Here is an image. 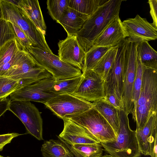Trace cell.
Returning a JSON list of instances; mask_svg holds the SVG:
<instances>
[{
  "label": "cell",
  "mask_w": 157,
  "mask_h": 157,
  "mask_svg": "<svg viewBox=\"0 0 157 157\" xmlns=\"http://www.w3.org/2000/svg\"><path fill=\"white\" fill-rule=\"evenodd\" d=\"M122 0H107L90 17L76 36L85 52L111 21L119 15Z\"/></svg>",
  "instance_id": "6da1fadb"
},
{
  "label": "cell",
  "mask_w": 157,
  "mask_h": 157,
  "mask_svg": "<svg viewBox=\"0 0 157 157\" xmlns=\"http://www.w3.org/2000/svg\"><path fill=\"white\" fill-rule=\"evenodd\" d=\"M144 67L140 95L131 113L141 129L149 117L157 113V70Z\"/></svg>",
  "instance_id": "7a4b0ae2"
},
{
  "label": "cell",
  "mask_w": 157,
  "mask_h": 157,
  "mask_svg": "<svg viewBox=\"0 0 157 157\" xmlns=\"http://www.w3.org/2000/svg\"><path fill=\"white\" fill-rule=\"evenodd\" d=\"M120 129L114 140L100 144L109 155L113 157H140L141 153L135 130L131 128L128 115L124 110H118Z\"/></svg>",
  "instance_id": "3957f363"
},
{
  "label": "cell",
  "mask_w": 157,
  "mask_h": 157,
  "mask_svg": "<svg viewBox=\"0 0 157 157\" xmlns=\"http://www.w3.org/2000/svg\"><path fill=\"white\" fill-rule=\"evenodd\" d=\"M2 18L10 22L21 29L33 47L53 53L41 31L17 6L6 0H0Z\"/></svg>",
  "instance_id": "277c9868"
},
{
  "label": "cell",
  "mask_w": 157,
  "mask_h": 157,
  "mask_svg": "<svg viewBox=\"0 0 157 157\" xmlns=\"http://www.w3.org/2000/svg\"><path fill=\"white\" fill-rule=\"evenodd\" d=\"M68 119L81 126L89 137L98 143L113 141L117 138L111 126L93 107Z\"/></svg>",
  "instance_id": "5b68a950"
},
{
  "label": "cell",
  "mask_w": 157,
  "mask_h": 157,
  "mask_svg": "<svg viewBox=\"0 0 157 157\" xmlns=\"http://www.w3.org/2000/svg\"><path fill=\"white\" fill-rule=\"evenodd\" d=\"M44 69L55 79L75 77L82 74L81 70L64 62L58 56L32 46L26 48Z\"/></svg>",
  "instance_id": "8992f818"
},
{
  "label": "cell",
  "mask_w": 157,
  "mask_h": 157,
  "mask_svg": "<svg viewBox=\"0 0 157 157\" xmlns=\"http://www.w3.org/2000/svg\"><path fill=\"white\" fill-rule=\"evenodd\" d=\"M8 110L21 121L28 133L39 140L43 139L40 113L30 101L10 100Z\"/></svg>",
  "instance_id": "52a82bcc"
},
{
  "label": "cell",
  "mask_w": 157,
  "mask_h": 157,
  "mask_svg": "<svg viewBox=\"0 0 157 157\" xmlns=\"http://www.w3.org/2000/svg\"><path fill=\"white\" fill-rule=\"evenodd\" d=\"M44 104L63 120L77 116L93 107L90 102L70 94L57 95Z\"/></svg>",
  "instance_id": "ba28073f"
},
{
  "label": "cell",
  "mask_w": 157,
  "mask_h": 157,
  "mask_svg": "<svg viewBox=\"0 0 157 157\" xmlns=\"http://www.w3.org/2000/svg\"><path fill=\"white\" fill-rule=\"evenodd\" d=\"M130 41V39L128 37L118 45L116 56L104 81L105 93L113 90L118 98L122 101L125 55Z\"/></svg>",
  "instance_id": "9c48e42d"
},
{
  "label": "cell",
  "mask_w": 157,
  "mask_h": 157,
  "mask_svg": "<svg viewBox=\"0 0 157 157\" xmlns=\"http://www.w3.org/2000/svg\"><path fill=\"white\" fill-rule=\"evenodd\" d=\"M45 71L26 49L23 48L18 52L13 64L4 76L19 80L35 78Z\"/></svg>",
  "instance_id": "30bf717a"
},
{
  "label": "cell",
  "mask_w": 157,
  "mask_h": 157,
  "mask_svg": "<svg viewBox=\"0 0 157 157\" xmlns=\"http://www.w3.org/2000/svg\"><path fill=\"white\" fill-rule=\"evenodd\" d=\"M138 44L130 41L128 45L125 55L122 100L124 111L128 115L131 113L134 105L132 94L135 76Z\"/></svg>",
  "instance_id": "8fae6325"
},
{
  "label": "cell",
  "mask_w": 157,
  "mask_h": 157,
  "mask_svg": "<svg viewBox=\"0 0 157 157\" xmlns=\"http://www.w3.org/2000/svg\"><path fill=\"white\" fill-rule=\"evenodd\" d=\"M55 80L52 76L23 87L11 94L10 100L33 101L44 104L56 96L50 91Z\"/></svg>",
  "instance_id": "7c38bea8"
},
{
  "label": "cell",
  "mask_w": 157,
  "mask_h": 157,
  "mask_svg": "<svg viewBox=\"0 0 157 157\" xmlns=\"http://www.w3.org/2000/svg\"><path fill=\"white\" fill-rule=\"evenodd\" d=\"M83 78L73 95L89 102L105 99L104 81L93 70L82 72Z\"/></svg>",
  "instance_id": "4fadbf2b"
},
{
  "label": "cell",
  "mask_w": 157,
  "mask_h": 157,
  "mask_svg": "<svg viewBox=\"0 0 157 157\" xmlns=\"http://www.w3.org/2000/svg\"><path fill=\"white\" fill-rule=\"evenodd\" d=\"M122 23L131 41L138 43L144 40L148 41L157 39V27L138 14L134 18L124 20Z\"/></svg>",
  "instance_id": "5bb4252c"
},
{
  "label": "cell",
  "mask_w": 157,
  "mask_h": 157,
  "mask_svg": "<svg viewBox=\"0 0 157 157\" xmlns=\"http://www.w3.org/2000/svg\"><path fill=\"white\" fill-rule=\"evenodd\" d=\"M58 56L61 60L82 70L86 52L76 35L67 36L58 44Z\"/></svg>",
  "instance_id": "9a60e30c"
},
{
  "label": "cell",
  "mask_w": 157,
  "mask_h": 157,
  "mask_svg": "<svg viewBox=\"0 0 157 157\" xmlns=\"http://www.w3.org/2000/svg\"><path fill=\"white\" fill-rule=\"evenodd\" d=\"M128 37V34L119 15L111 21L95 39L92 46L114 47L118 46Z\"/></svg>",
  "instance_id": "2e32d148"
},
{
  "label": "cell",
  "mask_w": 157,
  "mask_h": 157,
  "mask_svg": "<svg viewBox=\"0 0 157 157\" xmlns=\"http://www.w3.org/2000/svg\"><path fill=\"white\" fill-rule=\"evenodd\" d=\"M135 132L141 154L151 155L157 140V113L151 115L144 127Z\"/></svg>",
  "instance_id": "e0dca14e"
},
{
  "label": "cell",
  "mask_w": 157,
  "mask_h": 157,
  "mask_svg": "<svg viewBox=\"0 0 157 157\" xmlns=\"http://www.w3.org/2000/svg\"><path fill=\"white\" fill-rule=\"evenodd\" d=\"M63 120V128L58 136L60 140L70 145L98 143L89 137L79 125L70 119Z\"/></svg>",
  "instance_id": "ac0fdd59"
},
{
  "label": "cell",
  "mask_w": 157,
  "mask_h": 157,
  "mask_svg": "<svg viewBox=\"0 0 157 157\" xmlns=\"http://www.w3.org/2000/svg\"><path fill=\"white\" fill-rule=\"evenodd\" d=\"M90 17L68 6L56 22L63 27L70 36L76 35Z\"/></svg>",
  "instance_id": "d6986e66"
},
{
  "label": "cell",
  "mask_w": 157,
  "mask_h": 157,
  "mask_svg": "<svg viewBox=\"0 0 157 157\" xmlns=\"http://www.w3.org/2000/svg\"><path fill=\"white\" fill-rule=\"evenodd\" d=\"M22 48L17 37L10 40L0 48V76H4L12 65L18 52Z\"/></svg>",
  "instance_id": "ffe728a7"
},
{
  "label": "cell",
  "mask_w": 157,
  "mask_h": 157,
  "mask_svg": "<svg viewBox=\"0 0 157 157\" xmlns=\"http://www.w3.org/2000/svg\"><path fill=\"white\" fill-rule=\"evenodd\" d=\"M49 74L44 72L37 78L16 80L8 77L0 76V99L6 98L21 88L47 78Z\"/></svg>",
  "instance_id": "44dd1931"
},
{
  "label": "cell",
  "mask_w": 157,
  "mask_h": 157,
  "mask_svg": "<svg viewBox=\"0 0 157 157\" xmlns=\"http://www.w3.org/2000/svg\"><path fill=\"white\" fill-rule=\"evenodd\" d=\"M17 6L21 9L45 36L46 26L38 1L18 0Z\"/></svg>",
  "instance_id": "7402d4cb"
},
{
  "label": "cell",
  "mask_w": 157,
  "mask_h": 157,
  "mask_svg": "<svg viewBox=\"0 0 157 157\" xmlns=\"http://www.w3.org/2000/svg\"><path fill=\"white\" fill-rule=\"evenodd\" d=\"M92 104L111 126L117 136L120 129L118 110L104 99L93 102Z\"/></svg>",
  "instance_id": "603a6c76"
},
{
  "label": "cell",
  "mask_w": 157,
  "mask_h": 157,
  "mask_svg": "<svg viewBox=\"0 0 157 157\" xmlns=\"http://www.w3.org/2000/svg\"><path fill=\"white\" fill-rule=\"evenodd\" d=\"M41 151L43 157H75L66 144L60 140L44 141Z\"/></svg>",
  "instance_id": "cb8c5ba5"
},
{
  "label": "cell",
  "mask_w": 157,
  "mask_h": 157,
  "mask_svg": "<svg viewBox=\"0 0 157 157\" xmlns=\"http://www.w3.org/2000/svg\"><path fill=\"white\" fill-rule=\"evenodd\" d=\"M83 78L78 76L64 79H55L50 90L56 96L62 94H73L76 90Z\"/></svg>",
  "instance_id": "d4e9b609"
},
{
  "label": "cell",
  "mask_w": 157,
  "mask_h": 157,
  "mask_svg": "<svg viewBox=\"0 0 157 157\" xmlns=\"http://www.w3.org/2000/svg\"><path fill=\"white\" fill-rule=\"evenodd\" d=\"M137 51L143 67L157 70V52L146 40L138 43Z\"/></svg>",
  "instance_id": "484cf974"
},
{
  "label": "cell",
  "mask_w": 157,
  "mask_h": 157,
  "mask_svg": "<svg viewBox=\"0 0 157 157\" xmlns=\"http://www.w3.org/2000/svg\"><path fill=\"white\" fill-rule=\"evenodd\" d=\"M65 143L75 157H101L102 155L103 149L100 143L70 145Z\"/></svg>",
  "instance_id": "4316f807"
},
{
  "label": "cell",
  "mask_w": 157,
  "mask_h": 157,
  "mask_svg": "<svg viewBox=\"0 0 157 157\" xmlns=\"http://www.w3.org/2000/svg\"><path fill=\"white\" fill-rule=\"evenodd\" d=\"M107 0H67L68 6L90 17Z\"/></svg>",
  "instance_id": "83f0119b"
},
{
  "label": "cell",
  "mask_w": 157,
  "mask_h": 157,
  "mask_svg": "<svg viewBox=\"0 0 157 157\" xmlns=\"http://www.w3.org/2000/svg\"><path fill=\"white\" fill-rule=\"evenodd\" d=\"M118 46L110 48L92 70L101 76L104 81L107 76L115 57Z\"/></svg>",
  "instance_id": "f1b7e54d"
},
{
  "label": "cell",
  "mask_w": 157,
  "mask_h": 157,
  "mask_svg": "<svg viewBox=\"0 0 157 157\" xmlns=\"http://www.w3.org/2000/svg\"><path fill=\"white\" fill-rule=\"evenodd\" d=\"M111 48L99 46L91 48L86 52L82 72L86 70H92L102 57Z\"/></svg>",
  "instance_id": "f546056e"
},
{
  "label": "cell",
  "mask_w": 157,
  "mask_h": 157,
  "mask_svg": "<svg viewBox=\"0 0 157 157\" xmlns=\"http://www.w3.org/2000/svg\"><path fill=\"white\" fill-rule=\"evenodd\" d=\"M47 5L49 14L56 21L59 20L68 7L67 0H48Z\"/></svg>",
  "instance_id": "4dcf8cb0"
},
{
  "label": "cell",
  "mask_w": 157,
  "mask_h": 157,
  "mask_svg": "<svg viewBox=\"0 0 157 157\" xmlns=\"http://www.w3.org/2000/svg\"><path fill=\"white\" fill-rule=\"evenodd\" d=\"M144 67L137 54L135 78L133 83L132 99L134 105L136 103L140 93Z\"/></svg>",
  "instance_id": "1f68e13d"
},
{
  "label": "cell",
  "mask_w": 157,
  "mask_h": 157,
  "mask_svg": "<svg viewBox=\"0 0 157 157\" xmlns=\"http://www.w3.org/2000/svg\"><path fill=\"white\" fill-rule=\"evenodd\" d=\"M16 37L12 24L1 18L0 19V48L8 41Z\"/></svg>",
  "instance_id": "d6a6232c"
},
{
  "label": "cell",
  "mask_w": 157,
  "mask_h": 157,
  "mask_svg": "<svg viewBox=\"0 0 157 157\" xmlns=\"http://www.w3.org/2000/svg\"><path fill=\"white\" fill-rule=\"evenodd\" d=\"M105 101L116 108L118 110H124L123 101L117 96L114 91L110 90L105 93Z\"/></svg>",
  "instance_id": "836d02e7"
},
{
  "label": "cell",
  "mask_w": 157,
  "mask_h": 157,
  "mask_svg": "<svg viewBox=\"0 0 157 157\" xmlns=\"http://www.w3.org/2000/svg\"><path fill=\"white\" fill-rule=\"evenodd\" d=\"M12 24L16 36L22 48L26 49L27 47L32 46L24 33L17 26Z\"/></svg>",
  "instance_id": "e575fe53"
},
{
  "label": "cell",
  "mask_w": 157,
  "mask_h": 157,
  "mask_svg": "<svg viewBox=\"0 0 157 157\" xmlns=\"http://www.w3.org/2000/svg\"><path fill=\"white\" fill-rule=\"evenodd\" d=\"M22 134L16 132L8 133L0 135V151L3 150L5 146L10 143L13 139Z\"/></svg>",
  "instance_id": "d590c367"
},
{
  "label": "cell",
  "mask_w": 157,
  "mask_h": 157,
  "mask_svg": "<svg viewBox=\"0 0 157 157\" xmlns=\"http://www.w3.org/2000/svg\"><path fill=\"white\" fill-rule=\"evenodd\" d=\"M148 3L150 8V15L153 20L152 23L157 27V0H149Z\"/></svg>",
  "instance_id": "8d00e7d4"
},
{
  "label": "cell",
  "mask_w": 157,
  "mask_h": 157,
  "mask_svg": "<svg viewBox=\"0 0 157 157\" xmlns=\"http://www.w3.org/2000/svg\"><path fill=\"white\" fill-rule=\"evenodd\" d=\"M10 99L7 98L0 99V117L9 109Z\"/></svg>",
  "instance_id": "74e56055"
},
{
  "label": "cell",
  "mask_w": 157,
  "mask_h": 157,
  "mask_svg": "<svg viewBox=\"0 0 157 157\" xmlns=\"http://www.w3.org/2000/svg\"><path fill=\"white\" fill-rule=\"evenodd\" d=\"M157 140H156L153 152L150 155L151 157H157Z\"/></svg>",
  "instance_id": "f35d334b"
},
{
  "label": "cell",
  "mask_w": 157,
  "mask_h": 157,
  "mask_svg": "<svg viewBox=\"0 0 157 157\" xmlns=\"http://www.w3.org/2000/svg\"><path fill=\"white\" fill-rule=\"evenodd\" d=\"M101 157H113L111 155H106L103 156H102Z\"/></svg>",
  "instance_id": "ab89813d"
},
{
  "label": "cell",
  "mask_w": 157,
  "mask_h": 157,
  "mask_svg": "<svg viewBox=\"0 0 157 157\" xmlns=\"http://www.w3.org/2000/svg\"><path fill=\"white\" fill-rule=\"evenodd\" d=\"M2 10L1 9V6L0 5V19L2 18Z\"/></svg>",
  "instance_id": "60d3db41"
},
{
  "label": "cell",
  "mask_w": 157,
  "mask_h": 157,
  "mask_svg": "<svg viewBox=\"0 0 157 157\" xmlns=\"http://www.w3.org/2000/svg\"><path fill=\"white\" fill-rule=\"evenodd\" d=\"M0 157H5L0 155Z\"/></svg>",
  "instance_id": "b9f144b4"
},
{
  "label": "cell",
  "mask_w": 157,
  "mask_h": 157,
  "mask_svg": "<svg viewBox=\"0 0 157 157\" xmlns=\"http://www.w3.org/2000/svg\"><path fill=\"white\" fill-rule=\"evenodd\" d=\"M10 157L9 156H7V157Z\"/></svg>",
  "instance_id": "7bdbcfd3"
}]
</instances>
